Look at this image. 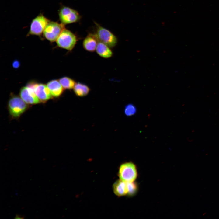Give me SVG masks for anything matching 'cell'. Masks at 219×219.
<instances>
[{
	"instance_id": "1",
	"label": "cell",
	"mask_w": 219,
	"mask_h": 219,
	"mask_svg": "<svg viewBox=\"0 0 219 219\" xmlns=\"http://www.w3.org/2000/svg\"><path fill=\"white\" fill-rule=\"evenodd\" d=\"M56 41L57 45L59 47L71 51L77 43V38L75 35L71 31L64 28Z\"/></svg>"
},
{
	"instance_id": "2",
	"label": "cell",
	"mask_w": 219,
	"mask_h": 219,
	"mask_svg": "<svg viewBox=\"0 0 219 219\" xmlns=\"http://www.w3.org/2000/svg\"><path fill=\"white\" fill-rule=\"evenodd\" d=\"M96 32L95 34L99 41L101 42L111 48L115 47L118 43L117 37L110 31L99 24L96 23Z\"/></svg>"
},
{
	"instance_id": "3",
	"label": "cell",
	"mask_w": 219,
	"mask_h": 219,
	"mask_svg": "<svg viewBox=\"0 0 219 219\" xmlns=\"http://www.w3.org/2000/svg\"><path fill=\"white\" fill-rule=\"evenodd\" d=\"M118 175L120 179L125 182H134L138 175L136 165L131 162L122 164L120 167Z\"/></svg>"
},
{
	"instance_id": "4",
	"label": "cell",
	"mask_w": 219,
	"mask_h": 219,
	"mask_svg": "<svg viewBox=\"0 0 219 219\" xmlns=\"http://www.w3.org/2000/svg\"><path fill=\"white\" fill-rule=\"evenodd\" d=\"M10 115L13 117H19L27 109L28 106L21 98L16 95H12L8 104Z\"/></svg>"
},
{
	"instance_id": "5",
	"label": "cell",
	"mask_w": 219,
	"mask_h": 219,
	"mask_svg": "<svg viewBox=\"0 0 219 219\" xmlns=\"http://www.w3.org/2000/svg\"><path fill=\"white\" fill-rule=\"evenodd\" d=\"M59 19L61 23L64 25L78 21L81 16L76 10L68 7L63 6L58 11Z\"/></svg>"
},
{
	"instance_id": "6",
	"label": "cell",
	"mask_w": 219,
	"mask_h": 219,
	"mask_svg": "<svg viewBox=\"0 0 219 219\" xmlns=\"http://www.w3.org/2000/svg\"><path fill=\"white\" fill-rule=\"evenodd\" d=\"M64 25L57 22L50 21L43 33L44 37L51 42L56 41L63 30Z\"/></svg>"
},
{
	"instance_id": "7",
	"label": "cell",
	"mask_w": 219,
	"mask_h": 219,
	"mask_svg": "<svg viewBox=\"0 0 219 219\" xmlns=\"http://www.w3.org/2000/svg\"><path fill=\"white\" fill-rule=\"evenodd\" d=\"M50 21L43 15H39L32 20L28 34L40 36Z\"/></svg>"
},
{
	"instance_id": "8",
	"label": "cell",
	"mask_w": 219,
	"mask_h": 219,
	"mask_svg": "<svg viewBox=\"0 0 219 219\" xmlns=\"http://www.w3.org/2000/svg\"><path fill=\"white\" fill-rule=\"evenodd\" d=\"M27 86L33 89L40 101L45 102L52 97L49 88L44 84L31 82L29 83Z\"/></svg>"
},
{
	"instance_id": "9",
	"label": "cell",
	"mask_w": 219,
	"mask_h": 219,
	"mask_svg": "<svg viewBox=\"0 0 219 219\" xmlns=\"http://www.w3.org/2000/svg\"><path fill=\"white\" fill-rule=\"evenodd\" d=\"M19 95L22 99L28 104H36L40 102L33 89L27 86L21 88Z\"/></svg>"
},
{
	"instance_id": "10",
	"label": "cell",
	"mask_w": 219,
	"mask_h": 219,
	"mask_svg": "<svg viewBox=\"0 0 219 219\" xmlns=\"http://www.w3.org/2000/svg\"><path fill=\"white\" fill-rule=\"evenodd\" d=\"M99 41L95 33H89L83 41V48L87 51L93 52L96 51Z\"/></svg>"
},
{
	"instance_id": "11",
	"label": "cell",
	"mask_w": 219,
	"mask_h": 219,
	"mask_svg": "<svg viewBox=\"0 0 219 219\" xmlns=\"http://www.w3.org/2000/svg\"><path fill=\"white\" fill-rule=\"evenodd\" d=\"M47 85L50 90L52 96L57 97L63 93L64 88L59 80H53L49 82Z\"/></svg>"
},
{
	"instance_id": "12",
	"label": "cell",
	"mask_w": 219,
	"mask_h": 219,
	"mask_svg": "<svg viewBox=\"0 0 219 219\" xmlns=\"http://www.w3.org/2000/svg\"><path fill=\"white\" fill-rule=\"evenodd\" d=\"M110 48L106 44L99 41L96 51L101 57L105 59L109 58L113 55V52Z\"/></svg>"
},
{
	"instance_id": "13",
	"label": "cell",
	"mask_w": 219,
	"mask_h": 219,
	"mask_svg": "<svg viewBox=\"0 0 219 219\" xmlns=\"http://www.w3.org/2000/svg\"><path fill=\"white\" fill-rule=\"evenodd\" d=\"M113 192L116 195L121 196L127 195V183L121 180L116 181L113 185Z\"/></svg>"
},
{
	"instance_id": "14",
	"label": "cell",
	"mask_w": 219,
	"mask_h": 219,
	"mask_svg": "<svg viewBox=\"0 0 219 219\" xmlns=\"http://www.w3.org/2000/svg\"><path fill=\"white\" fill-rule=\"evenodd\" d=\"M73 89L75 95L80 97L86 96L90 90L87 85L80 82H76Z\"/></svg>"
},
{
	"instance_id": "15",
	"label": "cell",
	"mask_w": 219,
	"mask_h": 219,
	"mask_svg": "<svg viewBox=\"0 0 219 219\" xmlns=\"http://www.w3.org/2000/svg\"><path fill=\"white\" fill-rule=\"evenodd\" d=\"M59 81L64 89H73L76 82L74 79L68 77H64L60 78Z\"/></svg>"
},
{
	"instance_id": "16",
	"label": "cell",
	"mask_w": 219,
	"mask_h": 219,
	"mask_svg": "<svg viewBox=\"0 0 219 219\" xmlns=\"http://www.w3.org/2000/svg\"><path fill=\"white\" fill-rule=\"evenodd\" d=\"M134 182H127L128 189L127 195L129 196H134L136 194L138 190L137 185Z\"/></svg>"
},
{
	"instance_id": "17",
	"label": "cell",
	"mask_w": 219,
	"mask_h": 219,
	"mask_svg": "<svg viewBox=\"0 0 219 219\" xmlns=\"http://www.w3.org/2000/svg\"><path fill=\"white\" fill-rule=\"evenodd\" d=\"M137 112V109L135 106L132 103L126 105L124 110L125 114L127 116H130L135 114Z\"/></svg>"
},
{
	"instance_id": "18",
	"label": "cell",
	"mask_w": 219,
	"mask_h": 219,
	"mask_svg": "<svg viewBox=\"0 0 219 219\" xmlns=\"http://www.w3.org/2000/svg\"><path fill=\"white\" fill-rule=\"evenodd\" d=\"M12 66L15 68H19L20 65L19 61L17 60H15L12 63Z\"/></svg>"
},
{
	"instance_id": "19",
	"label": "cell",
	"mask_w": 219,
	"mask_h": 219,
	"mask_svg": "<svg viewBox=\"0 0 219 219\" xmlns=\"http://www.w3.org/2000/svg\"><path fill=\"white\" fill-rule=\"evenodd\" d=\"M24 218V216L21 215L16 214L15 219H23Z\"/></svg>"
}]
</instances>
